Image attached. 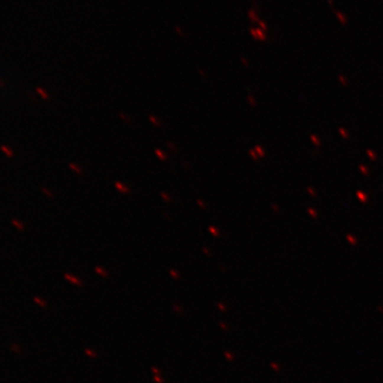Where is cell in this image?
Wrapping results in <instances>:
<instances>
[{"mask_svg": "<svg viewBox=\"0 0 383 383\" xmlns=\"http://www.w3.org/2000/svg\"><path fill=\"white\" fill-rule=\"evenodd\" d=\"M115 186H116V189H118V191H120L121 193H124V194H129V193H130V189H128V187H126V186H124L120 182H118V181L115 183Z\"/></svg>", "mask_w": 383, "mask_h": 383, "instance_id": "obj_1", "label": "cell"}, {"mask_svg": "<svg viewBox=\"0 0 383 383\" xmlns=\"http://www.w3.org/2000/svg\"><path fill=\"white\" fill-rule=\"evenodd\" d=\"M154 152H155V154H157L158 157L160 158V160H162V161H165V160H166V155H165L164 152H162V151H161V150H159V149H157V150H155V151H154Z\"/></svg>", "mask_w": 383, "mask_h": 383, "instance_id": "obj_2", "label": "cell"}, {"mask_svg": "<svg viewBox=\"0 0 383 383\" xmlns=\"http://www.w3.org/2000/svg\"><path fill=\"white\" fill-rule=\"evenodd\" d=\"M11 349H12L14 352H16V353H17V352H20V348H19L18 346H16L15 344H12V345H11Z\"/></svg>", "mask_w": 383, "mask_h": 383, "instance_id": "obj_3", "label": "cell"}, {"mask_svg": "<svg viewBox=\"0 0 383 383\" xmlns=\"http://www.w3.org/2000/svg\"><path fill=\"white\" fill-rule=\"evenodd\" d=\"M149 119H150V121L152 122V124H154L155 126H159V124L157 122V118L155 117H153V116H149Z\"/></svg>", "mask_w": 383, "mask_h": 383, "instance_id": "obj_4", "label": "cell"}, {"mask_svg": "<svg viewBox=\"0 0 383 383\" xmlns=\"http://www.w3.org/2000/svg\"><path fill=\"white\" fill-rule=\"evenodd\" d=\"M210 231L212 234H214V236H217L218 235L217 231H216V228H214V227H210Z\"/></svg>", "mask_w": 383, "mask_h": 383, "instance_id": "obj_5", "label": "cell"}, {"mask_svg": "<svg viewBox=\"0 0 383 383\" xmlns=\"http://www.w3.org/2000/svg\"><path fill=\"white\" fill-rule=\"evenodd\" d=\"M34 301H35V302H37V303H40V306H42V304H43V306H46V303L44 302V301H40V299H38V298H37V297H35V298H34Z\"/></svg>", "mask_w": 383, "mask_h": 383, "instance_id": "obj_6", "label": "cell"}, {"mask_svg": "<svg viewBox=\"0 0 383 383\" xmlns=\"http://www.w3.org/2000/svg\"><path fill=\"white\" fill-rule=\"evenodd\" d=\"M161 196H162V198H164V199L166 200V201H167V202H170V197H168L166 194H164V193H162V194H161Z\"/></svg>", "mask_w": 383, "mask_h": 383, "instance_id": "obj_7", "label": "cell"}, {"mask_svg": "<svg viewBox=\"0 0 383 383\" xmlns=\"http://www.w3.org/2000/svg\"><path fill=\"white\" fill-rule=\"evenodd\" d=\"M176 31L178 32V33H180V35H181V36H182V35H183V32L181 31V29H180V28H178V26H176Z\"/></svg>", "mask_w": 383, "mask_h": 383, "instance_id": "obj_8", "label": "cell"}, {"mask_svg": "<svg viewBox=\"0 0 383 383\" xmlns=\"http://www.w3.org/2000/svg\"><path fill=\"white\" fill-rule=\"evenodd\" d=\"M197 202H198V205H199V207H201V209H205V205H203V203H202L200 200H197Z\"/></svg>", "mask_w": 383, "mask_h": 383, "instance_id": "obj_9", "label": "cell"}]
</instances>
